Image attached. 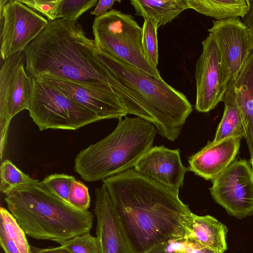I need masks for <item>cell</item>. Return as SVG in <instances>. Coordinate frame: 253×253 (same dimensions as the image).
<instances>
[{
    "label": "cell",
    "mask_w": 253,
    "mask_h": 253,
    "mask_svg": "<svg viewBox=\"0 0 253 253\" xmlns=\"http://www.w3.org/2000/svg\"><path fill=\"white\" fill-rule=\"evenodd\" d=\"M102 181L133 253L187 237L183 221L192 212L178 195L134 168Z\"/></svg>",
    "instance_id": "6da1fadb"
},
{
    "label": "cell",
    "mask_w": 253,
    "mask_h": 253,
    "mask_svg": "<svg viewBox=\"0 0 253 253\" xmlns=\"http://www.w3.org/2000/svg\"><path fill=\"white\" fill-rule=\"evenodd\" d=\"M24 51L25 70L32 78L50 76L113 90L95 40L86 37L78 20L49 21Z\"/></svg>",
    "instance_id": "7a4b0ae2"
},
{
    "label": "cell",
    "mask_w": 253,
    "mask_h": 253,
    "mask_svg": "<svg viewBox=\"0 0 253 253\" xmlns=\"http://www.w3.org/2000/svg\"><path fill=\"white\" fill-rule=\"evenodd\" d=\"M99 53L108 68L109 84L127 114L153 124L168 140H176L193 110L186 96L163 79L144 74L99 49Z\"/></svg>",
    "instance_id": "3957f363"
},
{
    "label": "cell",
    "mask_w": 253,
    "mask_h": 253,
    "mask_svg": "<svg viewBox=\"0 0 253 253\" xmlns=\"http://www.w3.org/2000/svg\"><path fill=\"white\" fill-rule=\"evenodd\" d=\"M8 211L25 233L38 240L64 241L89 232L93 215L81 211L35 179L5 195Z\"/></svg>",
    "instance_id": "277c9868"
},
{
    "label": "cell",
    "mask_w": 253,
    "mask_h": 253,
    "mask_svg": "<svg viewBox=\"0 0 253 253\" xmlns=\"http://www.w3.org/2000/svg\"><path fill=\"white\" fill-rule=\"evenodd\" d=\"M157 132L143 119L125 117L109 135L77 154L74 169L84 180L93 182L132 169L153 147Z\"/></svg>",
    "instance_id": "5b68a950"
},
{
    "label": "cell",
    "mask_w": 253,
    "mask_h": 253,
    "mask_svg": "<svg viewBox=\"0 0 253 253\" xmlns=\"http://www.w3.org/2000/svg\"><path fill=\"white\" fill-rule=\"evenodd\" d=\"M94 40L102 52L149 76L162 79L157 68L146 60L142 46V27L134 17L116 9L96 17Z\"/></svg>",
    "instance_id": "8992f818"
},
{
    "label": "cell",
    "mask_w": 253,
    "mask_h": 253,
    "mask_svg": "<svg viewBox=\"0 0 253 253\" xmlns=\"http://www.w3.org/2000/svg\"><path fill=\"white\" fill-rule=\"evenodd\" d=\"M32 79L29 114L40 130H76L101 120L95 114L40 79Z\"/></svg>",
    "instance_id": "52a82bcc"
},
{
    "label": "cell",
    "mask_w": 253,
    "mask_h": 253,
    "mask_svg": "<svg viewBox=\"0 0 253 253\" xmlns=\"http://www.w3.org/2000/svg\"><path fill=\"white\" fill-rule=\"evenodd\" d=\"M24 50L13 54L4 61L0 71V157L6 147L12 118L23 110H29L32 79L24 67Z\"/></svg>",
    "instance_id": "ba28073f"
},
{
    "label": "cell",
    "mask_w": 253,
    "mask_h": 253,
    "mask_svg": "<svg viewBox=\"0 0 253 253\" xmlns=\"http://www.w3.org/2000/svg\"><path fill=\"white\" fill-rule=\"evenodd\" d=\"M212 23L208 31L214 38L219 52L222 101L227 86L237 77L253 50L250 29L239 17L213 20Z\"/></svg>",
    "instance_id": "9c48e42d"
},
{
    "label": "cell",
    "mask_w": 253,
    "mask_h": 253,
    "mask_svg": "<svg viewBox=\"0 0 253 253\" xmlns=\"http://www.w3.org/2000/svg\"><path fill=\"white\" fill-rule=\"evenodd\" d=\"M0 57L24 50L49 21L19 0H0Z\"/></svg>",
    "instance_id": "30bf717a"
},
{
    "label": "cell",
    "mask_w": 253,
    "mask_h": 253,
    "mask_svg": "<svg viewBox=\"0 0 253 253\" xmlns=\"http://www.w3.org/2000/svg\"><path fill=\"white\" fill-rule=\"evenodd\" d=\"M212 183V198L229 214L239 219L253 214V173L247 161H234Z\"/></svg>",
    "instance_id": "8fae6325"
},
{
    "label": "cell",
    "mask_w": 253,
    "mask_h": 253,
    "mask_svg": "<svg viewBox=\"0 0 253 253\" xmlns=\"http://www.w3.org/2000/svg\"><path fill=\"white\" fill-rule=\"evenodd\" d=\"M42 82L95 114L101 120L121 119L126 110L113 90H100L82 84L55 77L42 76Z\"/></svg>",
    "instance_id": "7c38bea8"
},
{
    "label": "cell",
    "mask_w": 253,
    "mask_h": 253,
    "mask_svg": "<svg viewBox=\"0 0 253 253\" xmlns=\"http://www.w3.org/2000/svg\"><path fill=\"white\" fill-rule=\"evenodd\" d=\"M202 44L203 49L196 62L195 74V108L200 112L207 113L221 101L220 59L218 47L211 34L202 42Z\"/></svg>",
    "instance_id": "4fadbf2b"
},
{
    "label": "cell",
    "mask_w": 253,
    "mask_h": 253,
    "mask_svg": "<svg viewBox=\"0 0 253 253\" xmlns=\"http://www.w3.org/2000/svg\"><path fill=\"white\" fill-rule=\"evenodd\" d=\"M133 168L177 195L189 170L181 163L178 149H169L163 145L152 147Z\"/></svg>",
    "instance_id": "5bb4252c"
},
{
    "label": "cell",
    "mask_w": 253,
    "mask_h": 253,
    "mask_svg": "<svg viewBox=\"0 0 253 253\" xmlns=\"http://www.w3.org/2000/svg\"><path fill=\"white\" fill-rule=\"evenodd\" d=\"M94 212L99 253H133L105 185L95 188Z\"/></svg>",
    "instance_id": "9a60e30c"
},
{
    "label": "cell",
    "mask_w": 253,
    "mask_h": 253,
    "mask_svg": "<svg viewBox=\"0 0 253 253\" xmlns=\"http://www.w3.org/2000/svg\"><path fill=\"white\" fill-rule=\"evenodd\" d=\"M242 137L232 136L209 142L188 158L189 170L206 180H212L235 161Z\"/></svg>",
    "instance_id": "2e32d148"
},
{
    "label": "cell",
    "mask_w": 253,
    "mask_h": 253,
    "mask_svg": "<svg viewBox=\"0 0 253 253\" xmlns=\"http://www.w3.org/2000/svg\"><path fill=\"white\" fill-rule=\"evenodd\" d=\"M224 103L236 107L241 116L251 157L253 156V50L236 79L227 86Z\"/></svg>",
    "instance_id": "e0dca14e"
},
{
    "label": "cell",
    "mask_w": 253,
    "mask_h": 253,
    "mask_svg": "<svg viewBox=\"0 0 253 253\" xmlns=\"http://www.w3.org/2000/svg\"><path fill=\"white\" fill-rule=\"evenodd\" d=\"M183 225L187 238L195 240L215 252L223 253L227 250V227L213 216H199L191 212L185 217Z\"/></svg>",
    "instance_id": "ac0fdd59"
},
{
    "label": "cell",
    "mask_w": 253,
    "mask_h": 253,
    "mask_svg": "<svg viewBox=\"0 0 253 253\" xmlns=\"http://www.w3.org/2000/svg\"><path fill=\"white\" fill-rule=\"evenodd\" d=\"M135 15L157 20L158 27L170 23L183 11L189 9L188 0H131Z\"/></svg>",
    "instance_id": "d6986e66"
},
{
    "label": "cell",
    "mask_w": 253,
    "mask_h": 253,
    "mask_svg": "<svg viewBox=\"0 0 253 253\" xmlns=\"http://www.w3.org/2000/svg\"><path fill=\"white\" fill-rule=\"evenodd\" d=\"M189 8L216 20L242 18L248 9L247 0H188Z\"/></svg>",
    "instance_id": "ffe728a7"
},
{
    "label": "cell",
    "mask_w": 253,
    "mask_h": 253,
    "mask_svg": "<svg viewBox=\"0 0 253 253\" xmlns=\"http://www.w3.org/2000/svg\"><path fill=\"white\" fill-rule=\"evenodd\" d=\"M224 104L223 116L213 141L216 142L232 136L244 137L243 123L238 109L232 104Z\"/></svg>",
    "instance_id": "44dd1931"
},
{
    "label": "cell",
    "mask_w": 253,
    "mask_h": 253,
    "mask_svg": "<svg viewBox=\"0 0 253 253\" xmlns=\"http://www.w3.org/2000/svg\"><path fill=\"white\" fill-rule=\"evenodd\" d=\"M158 22L154 19H144L142 27V46L145 57L148 62L157 68L158 64V44L157 29Z\"/></svg>",
    "instance_id": "7402d4cb"
},
{
    "label": "cell",
    "mask_w": 253,
    "mask_h": 253,
    "mask_svg": "<svg viewBox=\"0 0 253 253\" xmlns=\"http://www.w3.org/2000/svg\"><path fill=\"white\" fill-rule=\"evenodd\" d=\"M0 228H1L17 246L21 253H30V246L25 233L11 212L0 208Z\"/></svg>",
    "instance_id": "603a6c76"
},
{
    "label": "cell",
    "mask_w": 253,
    "mask_h": 253,
    "mask_svg": "<svg viewBox=\"0 0 253 253\" xmlns=\"http://www.w3.org/2000/svg\"><path fill=\"white\" fill-rule=\"evenodd\" d=\"M0 176V190L5 195L17 187L34 180L8 160H5L1 163Z\"/></svg>",
    "instance_id": "cb8c5ba5"
},
{
    "label": "cell",
    "mask_w": 253,
    "mask_h": 253,
    "mask_svg": "<svg viewBox=\"0 0 253 253\" xmlns=\"http://www.w3.org/2000/svg\"><path fill=\"white\" fill-rule=\"evenodd\" d=\"M72 253H99L97 239L89 232L58 242Z\"/></svg>",
    "instance_id": "d4e9b609"
},
{
    "label": "cell",
    "mask_w": 253,
    "mask_h": 253,
    "mask_svg": "<svg viewBox=\"0 0 253 253\" xmlns=\"http://www.w3.org/2000/svg\"><path fill=\"white\" fill-rule=\"evenodd\" d=\"M97 0H62L58 19L74 21L95 6Z\"/></svg>",
    "instance_id": "484cf974"
},
{
    "label": "cell",
    "mask_w": 253,
    "mask_h": 253,
    "mask_svg": "<svg viewBox=\"0 0 253 253\" xmlns=\"http://www.w3.org/2000/svg\"><path fill=\"white\" fill-rule=\"evenodd\" d=\"M76 180L72 175L54 173L46 176L42 181L52 192L68 202L72 184Z\"/></svg>",
    "instance_id": "4316f807"
},
{
    "label": "cell",
    "mask_w": 253,
    "mask_h": 253,
    "mask_svg": "<svg viewBox=\"0 0 253 253\" xmlns=\"http://www.w3.org/2000/svg\"><path fill=\"white\" fill-rule=\"evenodd\" d=\"M20 1L46 17L49 21L58 19L62 0H19Z\"/></svg>",
    "instance_id": "83f0119b"
},
{
    "label": "cell",
    "mask_w": 253,
    "mask_h": 253,
    "mask_svg": "<svg viewBox=\"0 0 253 253\" xmlns=\"http://www.w3.org/2000/svg\"><path fill=\"white\" fill-rule=\"evenodd\" d=\"M68 202L80 210H87L90 202L88 188L81 181L76 180L72 184Z\"/></svg>",
    "instance_id": "f1b7e54d"
},
{
    "label": "cell",
    "mask_w": 253,
    "mask_h": 253,
    "mask_svg": "<svg viewBox=\"0 0 253 253\" xmlns=\"http://www.w3.org/2000/svg\"><path fill=\"white\" fill-rule=\"evenodd\" d=\"M169 246L173 251L182 253H214L211 249L190 238L171 241Z\"/></svg>",
    "instance_id": "f546056e"
},
{
    "label": "cell",
    "mask_w": 253,
    "mask_h": 253,
    "mask_svg": "<svg viewBox=\"0 0 253 253\" xmlns=\"http://www.w3.org/2000/svg\"><path fill=\"white\" fill-rule=\"evenodd\" d=\"M0 244L5 253H21L15 243L0 228Z\"/></svg>",
    "instance_id": "4dcf8cb0"
},
{
    "label": "cell",
    "mask_w": 253,
    "mask_h": 253,
    "mask_svg": "<svg viewBox=\"0 0 253 253\" xmlns=\"http://www.w3.org/2000/svg\"><path fill=\"white\" fill-rule=\"evenodd\" d=\"M116 1H119L116 0H100L98 3L95 9L90 12L91 15L98 17L106 13L107 11L111 9Z\"/></svg>",
    "instance_id": "1f68e13d"
},
{
    "label": "cell",
    "mask_w": 253,
    "mask_h": 253,
    "mask_svg": "<svg viewBox=\"0 0 253 253\" xmlns=\"http://www.w3.org/2000/svg\"><path fill=\"white\" fill-rule=\"evenodd\" d=\"M248 9L246 14L242 18V21L250 30L253 29V0H247Z\"/></svg>",
    "instance_id": "d6a6232c"
},
{
    "label": "cell",
    "mask_w": 253,
    "mask_h": 253,
    "mask_svg": "<svg viewBox=\"0 0 253 253\" xmlns=\"http://www.w3.org/2000/svg\"><path fill=\"white\" fill-rule=\"evenodd\" d=\"M30 253H72L62 246L56 248L40 249L34 247H30Z\"/></svg>",
    "instance_id": "836d02e7"
},
{
    "label": "cell",
    "mask_w": 253,
    "mask_h": 253,
    "mask_svg": "<svg viewBox=\"0 0 253 253\" xmlns=\"http://www.w3.org/2000/svg\"><path fill=\"white\" fill-rule=\"evenodd\" d=\"M146 253H177V251L167 249L166 244H164L153 249Z\"/></svg>",
    "instance_id": "e575fe53"
},
{
    "label": "cell",
    "mask_w": 253,
    "mask_h": 253,
    "mask_svg": "<svg viewBox=\"0 0 253 253\" xmlns=\"http://www.w3.org/2000/svg\"><path fill=\"white\" fill-rule=\"evenodd\" d=\"M250 39L252 43V47L253 50V29L250 30Z\"/></svg>",
    "instance_id": "d590c367"
},
{
    "label": "cell",
    "mask_w": 253,
    "mask_h": 253,
    "mask_svg": "<svg viewBox=\"0 0 253 253\" xmlns=\"http://www.w3.org/2000/svg\"><path fill=\"white\" fill-rule=\"evenodd\" d=\"M250 162H251V164L252 165V172H253V156L251 157Z\"/></svg>",
    "instance_id": "8d00e7d4"
},
{
    "label": "cell",
    "mask_w": 253,
    "mask_h": 253,
    "mask_svg": "<svg viewBox=\"0 0 253 253\" xmlns=\"http://www.w3.org/2000/svg\"><path fill=\"white\" fill-rule=\"evenodd\" d=\"M177 253H182L181 252L177 251Z\"/></svg>",
    "instance_id": "74e56055"
},
{
    "label": "cell",
    "mask_w": 253,
    "mask_h": 253,
    "mask_svg": "<svg viewBox=\"0 0 253 253\" xmlns=\"http://www.w3.org/2000/svg\"><path fill=\"white\" fill-rule=\"evenodd\" d=\"M214 253H218V252H214Z\"/></svg>",
    "instance_id": "f35d334b"
}]
</instances>
